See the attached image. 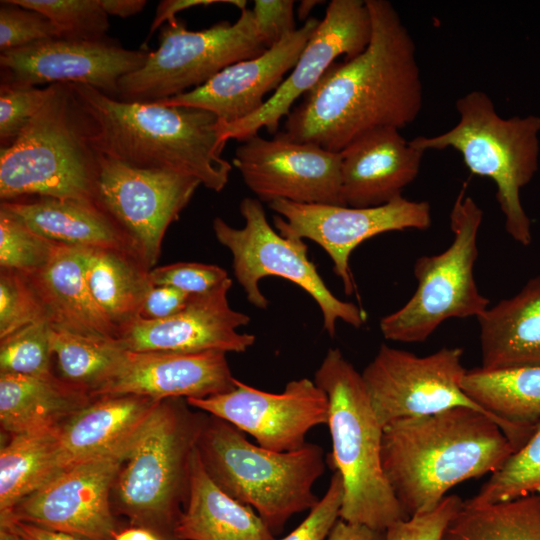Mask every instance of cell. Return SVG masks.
<instances>
[{
    "instance_id": "obj_1",
    "label": "cell",
    "mask_w": 540,
    "mask_h": 540,
    "mask_svg": "<svg viewBox=\"0 0 540 540\" xmlns=\"http://www.w3.org/2000/svg\"><path fill=\"white\" fill-rule=\"evenodd\" d=\"M365 1L372 23L367 48L327 69L287 116V138L340 153L367 132L401 129L418 117L423 83L413 37L391 2Z\"/></svg>"
},
{
    "instance_id": "obj_2",
    "label": "cell",
    "mask_w": 540,
    "mask_h": 540,
    "mask_svg": "<svg viewBox=\"0 0 540 540\" xmlns=\"http://www.w3.org/2000/svg\"><path fill=\"white\" fill-rule=\"evenodd\" d=\"M531 434L467 407L383 427L381 464L408 517L433 510L455 485L492 474Z\"/></svg>"
},
{
    "instance_id": "obj_3",
    "label": "cell",
    "mask_w": 540,
    "mask_h": 540,
    "mask_svg": "<svg viewBox=\"0 0 540 540\" xmlns=\"http://www.w3.org/2000/svg\"><path fill=\"white\" fill-rule=\"evenodd\" d=\"M90 131L93 148L129 166L192 176L221 192L232 165L223 158L226 142L217 116L194 107L130 102L83 84H71Z\"/></svg>"
},
{
    "instance_id": "obj_4",
    "label": "cell",
    "mask_w": 540,
    "mask_h": 540,
    "mask_svg": "<svg viewBox=\"0 0 540 540\" xmlns=\"http://www.w3.org/2000/svg\"><path fill=\"white\" fill-rule=\"evenodd\" d=\"M328 397L331 463L343 481L339 518L378 531L409 518L382 469L383 427L361 373L335 348L327 351L313 380Z\"/></svg>"
},
{
    "instance_id": "obj_5",
    "label": "cell",
    "mask_w": 540,
    "mask_h": 540,
    "mask_svg": "<svg viewBox=\"0 0 540 540\" xmlns=\"http://www.w3.org/2000/svg\"><path fill=\"white\" fill-rule=\"evenodd\" d=\"M196 449L210 479L251 507L273 534L292 515L310 511L319 501L313 485L324 473L326 461L317 444L306 443L289 452L268 450L252 444L231 423L207 414Z\"/></svg>"
},
{
    "instance_id": "obj_6",
    "label": "cell",
    "mask_w": 540,
    "mask_h": 540,
    "mask_svg": "<svg viewBox=\"0 0 540 540\" xmlns=\"http://www.w3.org/2000/svg\"><path fill=\"white\" fill-rule=\"evenodd\" d=\"M98 157L71 85L52 84L20 136L1 147V201L35 196L95 202Z\"/></svg>"
},
{
    "instance_id": "obj_7",
    "label": "cell",
    "mask_w": 540,
    "mask_h": 540,
    "mask_svg": "<svg viewBox=\"0 0 540 540\" xmlns=\"http://www.w3.org/2000/svg\"><path fill=\"white\" fill-rule=\"evenodd\" d=\"M184 398L162 400L122 465L111 494L115 515L163 540L174 531L187 501L191 462L206 418Z\"/></svg>"
},
{
    "instance_id": "obj_8",
    "label": "cell",
    "mask_w": 540,
    "mask_h": 540,
    "mask_svg": "<svg viewBox=\"0 0 540 540\" xmlns=\"http://www.w3.org/2000/svg\"><path fill=\"white\" fill-rule=\"evenodd\" d=\"M455 106L459 120L453 128L431 137H415L410 144L424 153L452 148L472 174L490 178L496 185L506 232L520 245L529 246L531 221L520 194L538 171L540 116L504 118L490 96L480 90L458 98Z\"/></svg>"
},
{
    "instance_id": "obj_9",
    "label": "cell",
    "mask_w": 540,
    "mask_h": 540,
    "mask_svg": "<svg viewBox=\"0 0 540 540\" xmlns=\"http://www.w3.org/2000/svg\"><path fill=\"white\" fill-rule=\"evenodd\" d=\"M461 188L450 212L453 240L443 252L416 259L417 289L398 310L380 320L385 339L424 342L446 320L478 318L489 306L474 278L478 257L477 236L483 211Z\"/></svg>"
},
{
    "instance_id": "obj_10",
    "label": "cell",
    "mask_w": 540,
    "mask_h": 540,
    "mask_svg": "<svg viewBox=\"0 0 540 540\" xmlns=\"http://www.w3.org/2000/svg\"><path fill=\"white\" fill-rule=\"evenodd\" d=\"M268 49L252 10H241L234 23L219 22L190 31L177 18L161 28L157 50L145 64L119 81L117 99L157 102L198 88L230 65Z\"/></svg>"
},
{
    "instance_id": "obj_11",
    "label": "cell",
    "mask_w": 540,
    "mask_h": 540,
    "mask_svg": "<svg viewBox=\"0 0 540 540\" xmlns=\"http://www.w3.org/2000/svg\"><path fill=\"white\" fill-rule=\"evenodd\" d=\"M239 208L245 221L242 228L220 217L214 218L212 228L218 242L231 252L234 275L250 304L267 309L269 301L259 282L276 276L299 286L314 299L323 316V328L331 337L338 320L355 328L364 324L366 313L362 309L340 300L329 290L308 258V247L302 239L284 237L272 228L257 198L245 197Z\"/></svg>"
},
{
    "instance_id": "obj_12",
    "label": "cell",
    "mask_w": 540,
    "mask_h": 540,
    "mask_svg": "<svg viewBox=\"0 0 540 540\" xmlns=\"http://www.w3.org/2000/svg\"><path fill=\"white\" fill-rule=\"evenodd\" d=\"M200 185L189 175L137 168L99 154L95 202L123 231L133 253L152 269L168 227Z\"/></svg>"
},
{
    "instance_id": "obj_13",
    "label": "cell",
    "mask_w": 540,
    "mask_h": 540,
    "mask_svg": "<svg viewBox=\"0 0 540 540\" xmlns=\"http://www.w3.org/2000/svg\"><path fill=\"white\" fill-rule=\"evenodd\" d=\"M462 355L463 349L459 347H445L427 356H417L382 344L361 373L381 426L455 407L497 417L463 391L461 382L467 370L461 363Z\"/></svg>"
},
{
    "instance_id": "obj_14",
    "label": "cell",
    "mask_w": 540,
    "mask_h": 540,
    "mask_svg": "<svg viewBox=\"0 0 540 540\" xmlns=\"http://www.w3.org/2000/svg\"><path fill=\"white\" fill-rule=\"evenodd\" d=\"M141 434L67 467L23 499L0 523L21 521L88 540H114L119 529L111 504L113 486Z\"/></svg>"
},
{
    "instance_id": "obj_15",
    "label": "cell",
    "mask_w": 540,
    "mask_h": 540,
    "mask_svg": "<svg viewBox=\"0 0 540 540\" xmlns=\"http://www.w3.org/2000/svg\"><path fill=\"white\" fill-rule=\"evenodd\" d=\"M268 205L278 214L273 217L274 226L282 236L310 239L327 252L347 295L354 291L349 259L356 247L381 233L425 230L432 223L428 202L402 196L384 205L367 208L288 200H276Z\"/></svg>"
},
{
    "instance_id": "obj_16",
    "label": "cell",
    "mask_w": 540,
    "mask_h": 540,
    "mask_svg": "<svg viewBox=\"0 0 540 540\" xmlns=\"http://www.w3.org/2000/svg\"><path fill=\"white\" fill-rule=\"evenodd\" d=\"M372 33L371 16L363 0H332L298 61L275 92L254 114L231 124H220L224 142L245 141L261 128L276 134L279 123L288 116L293 103L309 92L327 69L344 55L352 59L368 46Z\"/></svg>"
},
{
    "instance_id": "obj_17",
    "label": "cell",
    "mask_w": 540,
    "mask_h": 540,
    "mask_svg": "<svg viewBox=\"0 0 540 540\" xmlns=\"http://www.w3.org/2000/svg\"><path fill=\"white\" fill-rule=\"evenodd\" d=\"M232 162L261 202L344 206L340 153L293 141L278 132L272 139L257 134L243 141Z\"/></svg>"
},
{
    "instance_id": "obj_18",
    "label": "cell",
    "mask_w": 540,
    "mask_h": 540,
    "mask_svg": "<svg viewBox=\"0 0 540 540\" xmlns=\"http://www.w3.org/2000/svg\"><path fill=\"white\" fill-rule=\"evenodd\" d=\"M186 401L276 452L302 448L308 431L327 424L329 415L326 393L308 378L289 381L281 393L265 392L236 379L235 387L228 392Z\"/></svg>"
},
{
    "instance_id": "obj_19",
    "label": "cell",
    "mask_w": 540,
    "mask_h": 540,
    "mask_svg": "<svg viewBox=\"0 0 540 540\" xmlns=\"http://www.w3.org/2000/svg\"><path fill=\"white\" fill-rule=\"evenodd\" d=\"M148 55L107 39H45L0 53L1 84H83L117 98L121 78L140 69Z\"/></svg>"
},
{
    "instance_id": "obj_20",
    "label": "cell",
    "mask_w": 540,
    "mask_h": 540,
    "mask_svg": "<svg viewBox=\"0 0 540 540\" xmlns=\"http://www.w3.org/2000/svg\"><path fill=\"white\" fill-rule=\"evenodd\" d=\"M231 286L230 278L213 292L191 295L186 307L169 318L138 317L119 331L115 342L133 352H245L255 343V336L238 330L250 317L231 308Z\"/></svg>"
},
{
    "instance_id": "obj_21",
    "label": "cell",
    "mask_w": 540,
    "mask_h": 540,
    "mask_svg": "<svg viewBox=\"0 0 540 540\" xmlns=\"http://www.w3.org/2000/svg\"><path fill=\"white\" fill-rule=\"evenodd\" d=\"M319 23L311 17L261 55L228 66L198 88L157 102L207 110L220 124L245 119L261 108L268 92L281 85Z\"/></svg>"
},
{
    "instance_id": "obj_22",
    "label": "cell",
    "mask_w": 540,
    "mask_h": 540,
    "mask_svg": "<svg viewBox=\"0 0 540 540\" xmlns=\"http://www.w3.org/2000/svg\"><path fill=\"white\" fill-rule=\"evenodd\" d=\"M226 353L203 351L125 352L110 379L93 398L112 395H138L155 400L206 398L235 387Z\"/></svg>"
},
{
    "instance_id": "obj_23",
    "label": "cell",
    "mask_w": 540,
    "mask_h": 540,
    "mask_svg": "<svg viewBox=\"0 0 540 540\" xmlns=\"http://www.w3.org/2000/svg\"><path fill=\"white\" fill-rule=\"evenodd\" d=\"M399 130H372L340 152L344 206L384 205L402 196L404 188L416 179L424 152L414 148Z\"/></svg>"
},
{
    "instance_id": "obj_24",
    "label": "cell",
    "mask_w": 540,
    "mask_h": 540,
    "mask_svg": "<svg viewBox=\"0 0 540 540\" xmlns=\"http://www.w3.org/2000/svg\"><path fill=\"white\" fill-rule=\"evenodd\" d=\"M52 328L90 338L116 340L118 330L96 304L85 277V248L60 244L41 271L25 275Z\"/></svg>"
},
{
    "instance_id": "obj_25",
    "label": "cell",
    "mask_w": 540,
    "mask_h": 540,
    "mask_svg": "<svg viewBox=\"0 0 540 540\" xmlns=\"http://www.w3.org/2000/svg\"><path fill=\"white\" fill-rule=\"evenodd\" d=\"M161 401L138 395L94 398L60 427L64 469L136 439Z\"/></svg>"
},
{
    "instance_id": "obj_26",
    "label": "cell",
    "mask_w": 540,
    "mask_h": 540,
    "mask_svg": "<svg viewBox=\"0 0 540 540\" xmlns=\"http://www.w3.org/2000/svg\"><path fill=\"white\" fill-rule=\"evenodd\" d=\"M477 319L482 368L540 366V275Z\"/></svg>"
},
{
    "instance_id": "obj_27",
    "label": "cell",
    "mask_w": 540,
    "mask_h": 540,
    "mask_svg": "<svg viewBox=\"0 0 540 540\" xmlns=\"http://www.w3.org/2000/svg\"><path fill=\"white\" fill-rule=\"evenodd\" d=\"M0 208L17 217L37 234L62 245L132 251L120 227L94 201L21 198L1 201Z\"/></svg>"
},
{
    "instance_id": "obj_28",
    "label": "cell",
    "mask_w": 540,
    "mask_h": 540,
    "mask_svg": "<svg viewBox=\"0 0 540 540\" xmlns=\"http://www.w3.org/2000/svg\"><path fill=\"white\" fill-rule=\"evenodd\" d=\"M176 540H276L260 516L224 493L207 475L195 449L187 501Z\"/></svg>"
},
{
    "instance_id": "obj_29",
    "label": "cell",
    "mask_w": 540,
    "mask_h": 540,
    "mask_svg": "<svg viewBox=\"0 0 540 540\" xmlns=\"http://www.w3.org/2000/svg\"><path fill=\"white\" fill-rule=\"evenodd\" d=\"M94 398L54 374L46 377L0 373V425L15 435L66 422Z\"/></svg>"
},
{
    "instance_id": "obj_30",
    "label": "cell",
    "mask_w": 540,
    "mask_h": 540,
    "mask_svg": "<svg viewBox=\"0 0 540 540\" xmlns=\"http://www.w3.org/2000/svg\"><path fill=\"white\" fill-rule=\"evenodd\" d=\"M149 269L130 250L85 248V277L90 292L119 331L139 317L153 287Z\"/></svg>"
},
{
    "instance_id": "obj_31",
    "label": "cell",
    "mask_w": 540,
    "mask_h": 540,
    "mask_svg": "<svg viewBox=\"0 0 540 540\" xmlns=\"http://www.w3.org/2000/svg\"><path fill=\"white\" fill-rule=\"evenodd\" d=\"M60 426L10 435L0 451V522L64 470Z\"/></svg>"
},
{
    "instance_id": "obj_32",
    "label": "cell",
    "mask_w": 540,
    "mask_h": 540,
    "mask_svg": "<svg viewBox=\"0 0 540 540\" xmlns=\"http://www.w3.org/2000/svg\"><path fill=\"white\" fill-rule=\"evenodd\" d=\"M461 387L478 405L533 433L540 423V366L467 370Z\"/></svg>"
},
{
    "instance_id": "obj_33",
    "label": "cell",
    "mask_w": 540,
    "mask_h": 540,
    "mask_svg": "<svg viewBox=\"0 0 540 540\" xmlns=\"http://www.w3.org/2000/svg\"><path fill=\"white\" fill-rule=\"evenodd\" d=\"M441 540H540V495L461 508Z\"/></svg>"
},
{
    "instance_id": "obj_34",
    "label": "cell",
    "mask_w": 540,
    "mask_h": 540,
    "mask_svg": "<svg viewBox=\"0 0 540 540\" xmlns=\"http://www.w3.org/2000/svg\"><path fill=\"white\" fill-rule=\"evenodd\" d=\"M50 343L61 378L86 389L92 397L114 374L126 352L115 340L90 338L52 327Z\"/></svg>"
},
{
    "instance_id": "obj_35",
    "label": "cell",
    "mask_w": 540,
    "mask_h": 540,
    "mask_svg": "<svg viewBox=\"0 0 540 540\" xmlns=\"http://www.w3.org/2000/svg\"><path fill=\"white\" fill-rule=\"evenodd\" d=\"M540 491V423L527 442L490 475L467 506H480Z\"/></svg>"
},
{
    "instance_id": "obj_36",
    "label": "cell",
    "mask_w": 540,
    "mask_h": 540,
    "mask_svg": "<svg viewBox=\"0 0 540 540\" xmlns=\"http://www.w3.org/2000/svg\"><path fill=\"white\" fill-rule=\"evenodd\" d=\"M46 16L60 38L102 40L109 29L108 15L101 0H11Z\"/></svg>"
},
{
    "instance_id": "obj_37",
    "label": "cell",
    "mask_w": 540,
    "mask_h": 540,
    "mask_svg": "<svg viewBox=\"0 0 540 540\" xmlns=\"http://www.w3.org/2000/svg\"><path fill=\"white\" fill-rule=\"evenodd\" d=\"M60 244L53 242L0 208V266L23 275L41 271Z\"/></svg>"
},
{
    "instance_id": "obj_38",
    "label": "cell",
    "mask_w": 540,
    "mask_h": 540,
    "mask_svg": "<svg viewBox=\"0 0 540 540\" xmlns=\"http://www.w3.org/2000/svg\"><path fill=\"white\" fill-rule=\"evenodd\" d=\"M47 321L25 326L0 339V373L46 377L53 375Z\"/></svg>"
},
{
    "instance_id": "obj_39",
    "label": "cell",
    "mask_w": 540,
    "mask_h": 540,
    "mask_svg": "<svg viewBox=\"0 0 540 540\" xmlns=\"http://www.w3.org/2000/svg\"><path fill=\"white\" fill-rule=\"evenodd\" d=\"M41 321H47L45 310L28 278L20 273L1 269L0 339Z\"/></svg>"
},
{
    "instance_id": "obj_40",
    "label": "cell",
    "mask_w": 540,
    "mask_h": 540,
    "mask_svg": "<svg viewBox=\"0 0 540 540\" xmlns=\"http://www.w3.org/2000/svg\"><path fill=\"white\" fill-rule=\"evenodd\" d=\"M52 91V84L35 86H0L1 147L11 145L42 108Z\"/></svg>"
},
{
    "instance_id": "obj_41",
    "label": "cell",
    "mask_w": 540,
    "mask_h": 540,
    "mask_svg": "<svg viewBox=\"0 0 540 540\" xmlns=\"http://www.w3.org/2000/svg\"><path fill=\"white\" fill-rule=\"evenodd\" d=\"M51 38H60L53 23L38 11L1 1L0 50L7 51Z\"/></svg>"
},
{
    "instance_id": "obj_42",
    "label": "cell",
    "mask_w": 540,
    "mask_h": 540,
    "mask_svg": "<svg viewBox=\"0 0 540 540\" xmlns=\"http://www.w3.org/2000/svg\"><path fill=\"white\" fill-rule=\"evenodd\" d=\"M149 277L153 286H171L189 295L208 294L230 279L223 268L197 262L155 267L150 270Z\"/></svg>"
},
{
    "instance_id": "obj_43",
    "label": "cell",
    "mask_w": 540,
    "mask_h": 540,
    "mask_svg": "<svg viewBox=\"0 0 540 540\" xmlns=\"http://www.w3.org/2000/svg\"><path fill=\"white\" fill-rule=\"evenodd\" d=\"M463 504L458 495H447L433 510L400 520L385 531V540H441Z\"/></svg>"
},
{
    "instance_id": "obj_44",
    "label": "cell",
    "mask_w": 540,
    "mask_h": 540,
    "mask_svg": "<svg viewBox=\"0 0 540 540\" xmlns=\"http://www.w3.org/2000/svg\"><path fill=\"white\" fill-rule=\"evenodd\" d=\"M343 495L341 475L334 470L327 491L307 517L288 535L276 540H325L339 519Z\"/></svg>"
},
{
    "instance_id": "obj_45",
    "label": "cell",
    "mask_w": 540,
    "mask_h": 540,
    "mask_svg": "<svg viewBox=\"0 0 540 540\" xmlns=\"http://www.w3.org/2000/svg\"><path fill=\"white\" fill-rule=\"evenodd\" d=\"M294 1L255 0L252 9L259 32L268 48L295 31Z\"/></svg>"
},
{
    "instance_id": "obj_46",
    "label": "cell",
    "mask_w": 540,
    "mask_h": 540,
    "mask_svg": "<svg viewBox=\"0 0 540 540\" xmlns=\"http://www.w3.org/2000/svg\"><path fill=\"white\" fill-rule=\"evenodd\" d=\"M191 295L171 286H153L142 305L139 317L147 320L169 318L182 311Z\"/></svg>"
},
{
    "instance_id": "obj_47",
    "label": "cell",
    "mask_w": 540,
    "mask_h": 540,
    "mask_svg": "<svg viewBox=\"0 0 540 540\" xmlns=\"http://www.w3.org/2000/svg\"><path fill=\"white\" fill-rule=\"evenodd\" d=\"M214 3L232 4L240 10L246 8L247 1L244 0H164L161 1L156 9V14L150 27L148 38L157 30L172 20L176 19V14L183 10L196 7L207 6Z\"/></svg>"
},
{
    "instance_id": "obj_48",
    "label": "cell",
    "mask_w": 540,
    "mask_h": 540,
    "mask_svg": "<svg viewBox=\"0 0 540 540\" xmlns=\"http://www.w3.org/2000/svg\"><path fill=\"white\" fill-rule=\"evenodd\" d=\"M325 540H385V531L338 519Z\"/></svg>"
},
{
    "instance_id": "obj_49",
    "label": "cell",
    "mask_w": 540,
    "mask_h": 540,
    "mask_svg": "<svg viewBox=\"0 0 540 540\" xmlns=\"http://www.w3.org/2000/svg\"><path fill=\"white\" fill-rule=\"evenodd\" d=\"M25 540H88L84 537L54 531L30 523L15 521L8 522Z\"/></svg>"
},
{
    "instance_id": "obj_50",
    "label": "cell",
    "mask_w": 540,
    "mask_h": 540,
    "mask_svg": "<svg viewBox=\"0 0 540 540\" xmlns=\"http://www.w3.org/2000/svg\"><path fill=\"white\" fill-rule=\"evenodd\" d=\"M101 2L108 16L122 18L141 12L147 3L145 0H101Z\"/></svg>"
},
{
    "instance_id": "obj_51",
    "label": "cell",
    "mask_w": 540,
    "mask_h": 540,
    "mask_svg": "<svg viewBox=\"0 0 540 540\" xmlns=\"http://www.w3.org/2000/svg\"><path fill=\"white\" fill-rule=\"evenodd\" d=\"M114 540H163L154 532L139 527H132L119 530Z\"/></svg>"
},
{
    "instance_id": "obj_52",
    "label": "cell",
    "mask_w": 540,
    "mask_h": 540,
    "mask_svg": "<svg viewBox=\"0 0 540 540\" xmlns=\"http://www.w3.org/2000/svg\"><path fill=\"white\" fill-rule=\"evenodd\" d=\"M319 3H323V1H316V0L301 1L297 9V15H298L299 20L304 21L305 23L309 19V14L312 11V9Z\"/></svg>"
},
{
    "instance_id": "obj_53",
    "label": "cell",
    "mask_w": 540,
    "mask_h": 540,
    "mask_svg": "<svg viewBox=\"0 0 540 540\" xmlns=\"http://www.w3.org/2000/svg\"><path fill=\"white\" fill-rule=\"evenodd\" d=\"M0 540H25L10 523H0Z\"/></svg>"
}]
</instances>
